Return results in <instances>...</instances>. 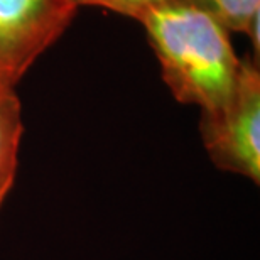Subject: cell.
<instances>
[{"mask_svg": "<svg viewBox=\"0 0 260 260\" xmlns=\"http://www.w3.org/2000/svg\"><path fill=\"white\" fill-rule=\"evenodd\" d=\"M193 2L211 10L230 29V32L247 34L253 46L252 56L258 59L260 0H193Z\"/></svg>", "mask_w": 260, "mask_h": 260, "instance_id": "obj_5", "label": "cell"}, {"mask_svg": "<svg viewBox=\"0 0 260 260\" xmlns=\"http://www.w3.org/2000/svg\"><path fill=\"white\" fill-rule=\"evenodd\" d=\"M22 134V107L15 86L0 80V206L14 186Z\"/></svg>", "mask_w": 260, "mask_h": 260, "instance_id": "obj_4", "label": "cell"}, {"mask_svg": "<svg viewBox=\"0 0 260 260\" xmlns=\"http://www.w3.org/2000/svg\"><path fill=\"white\" fill-rule=\"evenodd\" d=\"M73 4L80 7H102L110 12L125 15L137 20L145 10L154 7L155 4H160L164 0H71Z\"/></svg>", "mask_w": 260, "mask_h": 260, "instance_id": "obj_6", "label": "cell"}, {"mask_svg": "<svg viewBox=\"0 0 260 260\" xmlns=\"http://www.w3.org/2000/svg\"><path fill=\"white\" fill-rule=\"evenodd\" d=\"M76 12L71 0H0V80L17 85Z\"/></svg>", "mask_w": 260, "mask_h": 260, "instance_id": "obj_3", "label": "cell"}, {"mask_svg": "<svg viewBox=\"0 0 260 260\" xmlns=\"http://www.w3.org/2000/svg\"><path fill=\"white\" fill-rule=\"evenodd\" d=\"M137 20L176 100L201 112L226 102L237 85L242 58L220 17L193 0H164Z\"/></svg>", "mask_w": 260, "mask_h": 260, "instance_id": "obj_1", "label": "cell"}, {"mask_svg": "<svg viewBox=\"0 0 260 260\" xmlns=\"http://www.w3.org/2000/svg\"><path fill=\"white\" fill-rule=\"evenodd\" d=\"M200 134L211 162L226 173L260 181V68L252 54L242 58L232 95L201 112Z\"/></svg>", "mask_w": 260, "mask_h": 260, "instance_id": "obj_2", "label": "cell"}]
</instances>
